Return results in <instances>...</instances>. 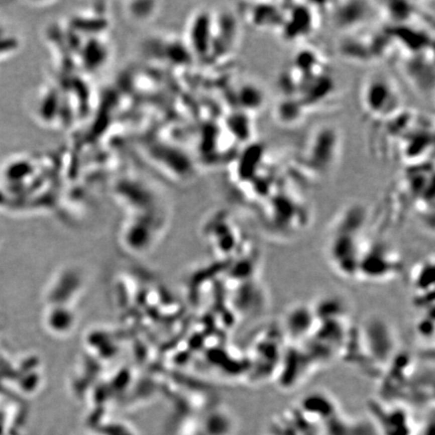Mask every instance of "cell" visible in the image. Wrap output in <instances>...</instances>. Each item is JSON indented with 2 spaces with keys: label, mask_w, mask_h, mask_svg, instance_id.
<instances>
[{
  "label": "cell",
  "mask_w": 435,
  "mask_h": 435,
  "mask_svg": "<svg viewBox=\"0 0 435 435\" xmlns=\"http://www.w3.org/2000/svg\"><path fill=\"white\" fill-rule=\"evenodd\" d=\"M362 106L374 118L394 115L400 105V96L395 84L385 75L376 74L366 80L361 93Z\"/></svg>",
  "instance_id": "cell-1"
}]
</instances>
